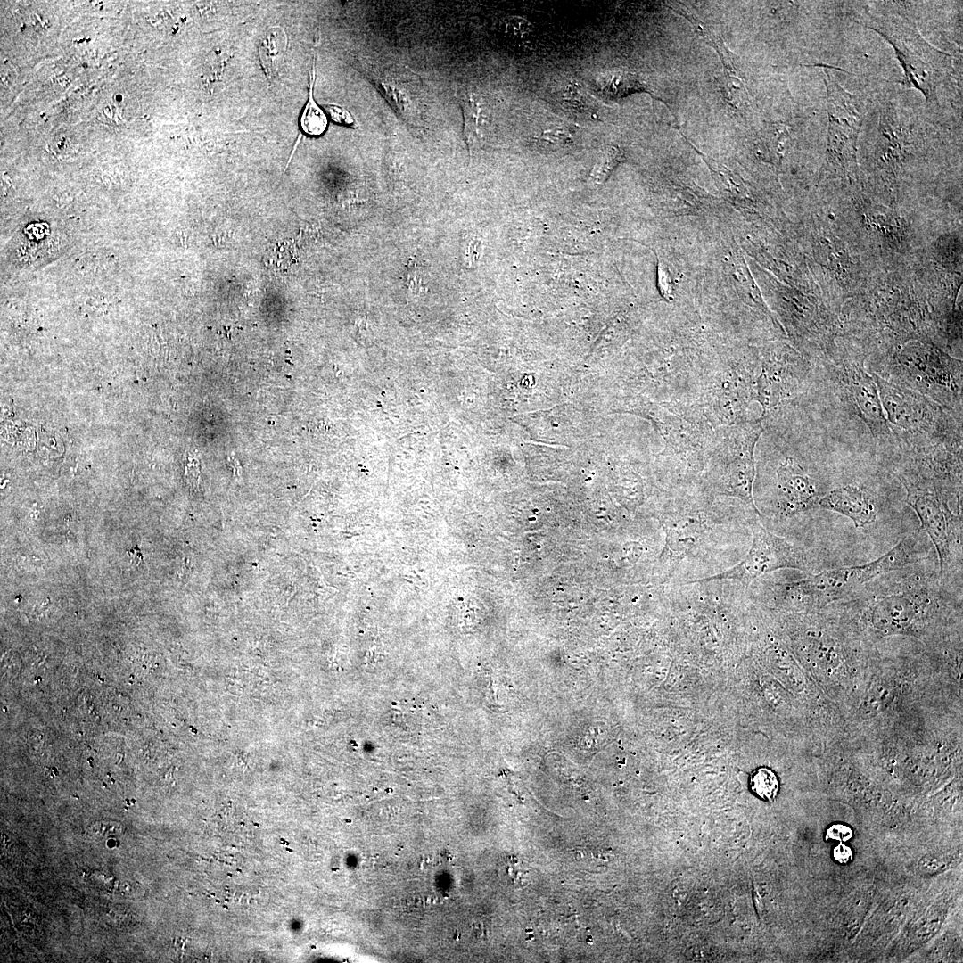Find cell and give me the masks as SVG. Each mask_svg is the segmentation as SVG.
Here are the masks:
<instances>
[{
  "label": "cell",
  "mask_w": 963,
  "mask_h": 963,
  "mask_svg": "<svg viewBox=\"0 0 963 963\" xmlns=\"http://www.w3.org/2000/svg\"><path fill=\"white\" fill-rule=\"evenodd\" d=\"M901 450L962 447V415L928 397L871 374Z\"/></svg>",
  "instance_id": "cell-1"
},
{
  "label": "cell",
  "mask_w": 963,
  "mask_h": 963,
  "mask_svg": "<svg viewBox=\"0 0 963 963\" xmlns=\"http://www.w3.org/2000/svg\"><path fill=\"white\" fill-rule=\"evenodd\" d=\"M877 374L962 415L961 360L927 346H908Z\"/></svg>",
  "instance_id": "cell-2"
},
{
  "label": "cell",
  "mask_w": 963,
  "mask_h": 963,
  "mask_svg": "<svg viewBox=\"0 0 963 963\" xmlns=\"http://www.w3.org/2000/svg\"><path fill=\"white\" fill-rule=\"evenodd\" d=\"M915 544L916 540L908 536L871 562L821 572L793 582L775 584V593L783 594L797 602L814 605L842 599L875 578L909 564L915 554Z\"/></svg>",
  "instance_id": "cell-3"
},
{
  "label": "cell",
  "mask_w": 963,
  "mask_h": 963,
  "mask_svg": "<svg viewBox=\"0 0 963 963\" xmlns=\"http://www.w3.org/2000/svg\"><path fill=\"white\" fill-rule=\"evenodd\" d=\"M761 432L760 422L732 429L729 441L712 457L705 478L715 495L741 499L760 520L763 515L753 498L756 475L753 452Z\"/></svg>",
  "instance_id": "cell-4"
},
{
  "label": "cell",
  "mask_w": 963,
  "mask_h": 963,
  "mask_svg": "<svg viewBox=\"0 0 963 963\" xmlns=\"http://www.w3.org/2000/svg\"><path fill=\"white\" fill-rule=\"evenodd\" d=\"M869 27L894 49L903 69L901 84L918 89L926 100H933L950 56L930 45L911 25L900 19L878 20Z\"/></svg>",
  "instance_id": "cell-5"
},
{
  "label": "cell",
  "mask_w": 963,
  "mask_h": 963,
  "mask_svg": "<svg viewBox=\"0 0 963 963\" xmlns=\"http://www.w3.org/2000/svg\"><path fill=\"white\" fill-rule=\"evenodd\" d=\"M824 363L835 392L845 409L868 427L874 439L897 446L876 382L864 368L863 360L832 357Z\"/></svg>",
  "instance_id": "cell-6"
},
{
  "label": "cell",
  "mask_w": 963,
  "mask_h": 963,
  "mask_svg": "<svg viewBox=\"0 0 963 963\" xmlns=\"http://www.w3.org/2000/svg\"><path fill=\"white\" fill-rule=\"evenodd\" d=\"M758 517L750 522L753 541L747 555L733 567L720 573L684 582L702 583L717 580H737L745 588L759 576L780 569L807 571L809 564L804 551L770 532Z\"/></svg>",
  "instance_id": "cell-7"
},
{
  "label": "cell",
  "mask_w": 963,
  "mask_h": 963,
  "mask_svg": "<svg viewBox=\"0 0 963 963\" xmlns=\"http://www.w3.org/2000/svg\"><path fill=\"white\" fill-rule=\"evenodd\" d=\"M824 81L828 115V156L836 162L848 161L855 155L864 119L863 105L858 97L843 88L827 70Z\"/></svg>",
  "instance_id": "cell-8"
},
{
  "label": "cell",
  "mask_w": 963,
  "mask_h": 963,
  "mask_svg": "<svg viewBox=\"0 0 963 963\" xmlns=\"http://www.w3.org/2000/svg\"><path fill=\"white\" fill-rule=\"evenodd\" d=\"M934 590L917 580L885 588L870 601L872 627L885 635L902 633L918 619L922 605Z\"/></svg>",
  "instance_id": "cell-9"
},
{
  "label": "cell",
  "mask_w": 963,
  "mask_h": 963,
  "mask_svg": "<svg viewBox=\"0 0 963 963\" xmlns=\"http://www.w3.org/2000/svg\"><path fill=\"white\" fill-rule=\"evenodd\" d=\"M665 545L659 558L660 580L672 578L679 564L712 530V520L704 510L696 507L671 508L662 520Z\"/></svg>",
  "instance_id": "cell-10"
},
{
  "label": "cell",
  "mask_w": 963,
  "mask_h": 963,
  "mask_svg": "<svg viewBox=\"0 0 963 963\" xmlns=\"http://www.w3.org/2000/svg\"><path fill=\"white\" fill-rule=\"evenodd\" d=\"M776 473L778 505L781 514L793 516L810 510L819 503L812 480L794 458L786 457Z\"/></svg>",
  "instance_id": "cell-11"
},
{
  "label": "cell",
  "mask_w": 963,
  "mask_h": 963,
  "mask_svg": "<svg viewBox=\"0 0 963 963\" xmlns=\"http://www.w3.org/2000/svg\"><path fill=\"white\" fill-rule=\"evenodd\" d=\"M804 366L773 363L762 368L759 398L764 407L776 406L795 392L810 374Z\"/></svg>",
  "instance_id": "cell-12"
},
{
  "label": "cell",
  "mask_w": 963,
  "mask_h": 963,
  "mask_svg": "<svg viewBox=\"0 0 963 963\" xmlns=\"http://www.w3.org/2000/svg\"><path fill=\"white\" fill-rule=\"evenodd\" d=\"M822 508L848 517L856 528L865 527L877 518L874 504L857 486L846 485L830 490L819 500Z\"/></svg>",
  "instance_id": "cell-13"
},
{
  "label": "cell",
  "mask_w": 963,
  "mask_h": 963,
  "mask_svg": "<svg viewBox=\"0 0 963 963\" xmlns=\"http://www.w3.org/2000/svg\"><path fill=\"white\" fill-rule=\"evenodd\" d=\"M315 76V59H313L309 98L300 118V127L302 132L309 136H319L323 135L325 132L328 124L325 113L314 99L313 86Z\"/></svg>",
  "instance_id": "cell-14"
},
{
  "label": "cell",
  "mask_w": 963,
  "mask_h": 963,
  "mask_svg": "<svg viewBox=\"0 0 963 963\" xmlns=\"http://www.w3.org/2000/svg\"><path fill=\"white\" fill-rule=\"evenodd\" d=\"M894 687L892 681L880 679L873 684L860 706V714L868 720L882 712L893 696Z\"/></svg>",
  "instance_id": "cell-15"
},
{
  "label": "cell",
  "mask_w": 963,
  "mask_h": 963,
  "mask_svg": "<svg viewBox=\"0 0 963 963\" xmlns=\"http://www.w3.org/2000/svg\"><path fill=\"white\" fill-rule=\"evenodd\" d=\"M284 33L278 31V29H273L268 31L259 47L260 60L262 65L267 69L268 73H271L277 67L278 62L284 51L285 50V37L283 38Z\"/></svg>",
  "instance_id": "cell-16"
},
{
  "label": "cell",
  "mask_w": 963,
  "mask_h": 963,
  "mask_svg": "<svg viewBox=\"0 0 963 963\" xmlns=\"http://www.w3.org/2000/svg\"><path fill=\"white\" fill-rule=\"evenodd\" d=\"M750 787L760 798L772 802L778 794L779 784L776 774L771 770L761 767L751 775Z\"/></svg>",
  "instance_id": "cell-17"
},
{
  "label": "cell",
  "mask_w": 963,
  "mask_h": 963,
  "mask_svg": "<svg viewBox=\"0 0 963 963\" xmlns=\"http://www.w3.org/2000/svg\"><path fill=\"white\" fill-rule=\"evenodd\" d=\"M464 111V132L467 144L470 145L474 140L479 139L481 132V107L479 103L470 95L463 103Z\"/></svg>",
  "instance_id": "cell-18"
},
{
  "label": "cell",
  "mask_w": 963,
  "mask_h": 963,
  "mask_svg": "<svg viewBox=\"0 0 963 963\" xmlns=\"http://www.w3.org/2000/svg\"><path fill=\"white\" fill-rule=\"evenodd\" d=\"M523 862L514 855H507L501 859L498 864V873L506 885L523 886L526 883L528 869Z\"/></svg>",
  "instance_id": "cell-19"
},
{
  "label": "cell",
  "mask_w": 963,
  "mask_h": 963,
  "mask_svg": "<svg viewBox=\"0 0 963 963\" xmlns=\"http://www.w3.org/2000/svg\"><path fill=\"white\" fill-rule=\"evenodd\" d=\"M620 158L621 152L617 148L612 147L606 150L593 167L589 176V182L593 185H599L604 183L613 169L617 165Z\"/></svg>",
  "instance_id": "cell-20"
},
{
  "label": "cell",
  "mask_w": 963,
  "mask_h": 963,
  "mask_svg": "<svg viewBox=\"0 0 963 963\" xmlns=\"http://www.w3.org/2000/svg\"><path fill=\"white\" fill-rule=\"evenodd\" d=\"M657 287L661 295L666 299L672 298V283L666 266L657 256Z\"/></svg>",
  "instance_id": "cell-21"
},
{
  "label": "cell",
  "mask_w": 963,
  "mask_h": 963,
  "mask_svg": "<svg viewBox=\"0 0 963 963\" xmlns=\"http://www.w3.org/2000/svg\"><path fill=\"white\" fill-rule=\"evenodd\" d=\"M541 140L550 144H564L572 140L570 131L559 125H555L547 128L541 133Z\"/></svg>",
  "instance_id": "cell-22"
},
{
  "label": "cell",
  "mask_w": 963,
  "mask_h": 963,
  "mask_svg": "<svg viewBox=\"0 0 963 963\" xmlns=\"http://www.w3.org/2000/svg\"><path fill=\"white\" fill-rule=\"evenodd\" d=\"M324 108L327 111L332 120L335 123L348 127L355 126L356 121L354 118L352 117L350 112L342 106L327 103L324 105Z\"/></svg>",
  "instance_id": "cell-23"
},
{
  "label": "cell",
  "mask_w": 963,
  "mask_h": 963,
  "mask_svg": "<svg viewBox=\"0 0 963 963\" xmlns=\"http://www.w3.org/2000/svg\"><path fill=\"white\" fill-rule=\"evenodd\" d=\"M531 29V24L525 19L518 16L509 17L506 22V30L514 37L527 35Z\"/></svg>",
  "instance_id": "cell-24"
},
{
  "label": "cell",
  "mask_w": 963,
  "mask_h": 963,
  "mask_svg": "<svg viewBox=\"0 0 963 963\" xmlns=\"http://www.w3.org/2000/svg\"><path fill=\"white\" fill-rule=\"evenodd\" d=\"M852 837V830L844 824H833L830 826L826 834L827 839H833L839 841L840 843H845Z\"/></svg>",
  "instance_id": "cell-25"
},
{
  "label": "cell",
  "mask_w": 963,
  "mask_h": 963,
  "mask_svg": "<svg viewBox=\"0 0 963 963\" xmlns=\"http://www.w3.org/2000/svg\"><path fill=\"white\" fill-rule=\"evenodd\" d=\"M852 849L844 843H840L833 850V857L840 864L849 863L852 860Z\"/></svg>",
  "instance_id": "cell-26"
}]
</instances>
